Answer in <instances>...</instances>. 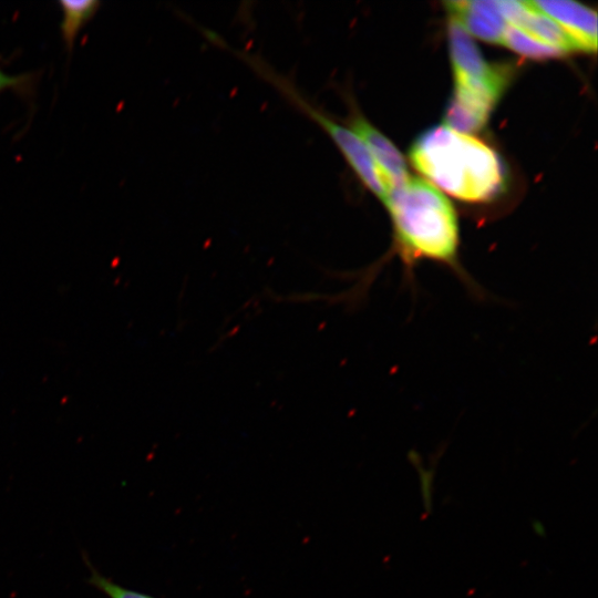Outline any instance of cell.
<instances>
[{"mask_svg":"<svg viewBox=\"0 0 598 598\" xmlns=\"http://www.w3.org/2000/svg\"><path fill=\"white\" fill-rule=\"evenodd\" d=\"M34 73L9 74L1 68L0 56V93L4 91L19 92L22 95L30 94L35 83Z\"/></svg>","mask_w":598,"mask_h":598,"instance_id":"13","label":"cell"},{"mask_svg":"<svg viewBox=\"0 0 598 598\" xmlns=\"http://www.w3.org/2000/svg\"><path fill=\"white\" fill-rule=\"evenodd\" d=\"M499 11L507 24L529 35L569 53L578 51L575 42L549 17L536 10L529 1H497Z\"/></svg>","mask_w":598,"mask_h":598,"instance_id":"8","label":"cell"},{"mask_svg":"<svg viewBox=\"0 0 598 598\" xmlns=\"http://www.w3.org/2000/svg\"><path fill=\"white\" fill-rule=\"evenodd\" d=\"M238 55L261 78L272 84L293 106L316 122L332 140L361 183L384 202L386 187L383 177L363 141L349 126L337 122L322 109L312 104L296 89L293 83L270 69L264 61L247 52H239Z\"/></svg>","mask_w":598,"mask_h":598,"instance_id":"3","label":"cell"},{"mask_svg":"<svg viewBox=\"0 0 598 598\" xmlns=\"http://www.w3.org/2000/svg\"><path fill=\"white\" fill-rule=\"evenodd\" d=\"M529 3L554 20L575 42L578 51L596 52L597 13L576 1L534 0Z\"/></svg>","mask_w":598,"mask_h":598,"instance_id":"7","label":"cell"},{"mask_svg":"<svg viewBox=\"0 0 598 598\" xmlns=\"http://www.w3.org/2000/svg\"><path fill=\"white\" fill-rule=\"evenodd\" d=\"M502 44L520 55L535 60L558 58L567 53L509 24L504 30Z\"/></svg>","mask_w":598,"mask_h":598,"instance_id":"11","label":"cell"},{"mask_svg":"<svg viewBox=\"0 0 598 598\" xmlns=\"http://www.w3.org/2000/svg\"><path fill=\"white\" fill-rule=\"evenodd\" d=\"M451 18L476 38L489 43H502L507 25L498 2L494 0L450 1L446 2Z\"/></svg>","mask_w":598,"mask_h":598,"instance_id":"9","label":"cell"},{"mask_svg":"<svg viewBox=\"0 0 598 598\" xmlns=\"http://www.w3.org/2000/svg\"><path fill=\"white\" fill-rule=\"evenodd\" d=\"M499 97V94L483 86L455 83L444 125L464 134L477 132L486 124Z\"/></svg>","mask_w":598,"mask_h":598,"instance_id":"6","label":"cell"},{"mask_svg":"<svg viewBox=\"0 0 598 598\" xmlns=\"http://www.w3.org/2000/svg\"><path fill=\"white\" fill-rule=\"evenodd\" d=\"M409 156L422 175L462 200H492L507 186V172L498 154L481 140L446 125L422 133Z\"/></svg>","mask_w":598,"mask_h":598,"instance_id":"2","label":"cell"},{"mask_svg":"<svg viewBox=\"0 0 598 598\" xmlns=\"http://www.w3.org/2000/svg\"><path fill=\"white\" fill-rule=\"evenodd\" d=\"M83 559L90 571L87 582L109 598H156L151 595L122 587L97 571L84 554Z\"/></svg>","mask_w":598,"mask_h":598,"instance_id":"12","label":"cell"},{"mask_svg":"<svg viewBox=\"0 0 598 598\" xmlns=\"http://www.w3.org/2000/svg\"><path fill=\"white\" fill-rule=\"evenodd\" d=\"M349 109V127L365 144L384 179L386 190L403 183L410 177L403 155L350 101Z\"/></svg>","mask_w":598,"mask_h":598,"instance_id":"5","label":"cell"},{"mask_svg":"<svg viewBox=\"0 0 598 598\" xmlns=\"http://www.w3.org/2000/svg\"><path fill=\"white\" fill-rule=\"evenodd\" d=\"M61 38L71 52L80 31L94 18L102 2L96 0H61Z\"/></svg>","mask_w":598,"mask_h":598,"instance_id":"10","label":"cell"},{"mask_svg":"<svg viewBox=\"0 0 598 598\" xmlns=\"http://www.w3.org/2000/svg\"><path fill=\"white\" fill-rule=\"evenodd\" d=\"M448 49L455 83L481 85L502 95L507 78L489 64L470 34L453 18L448 21Z\"/></svg>","mask_w":598,"mask_h":598,"instance_id":"4","label":"cell"},{"mask_svg":"<svg viewBox=\"0 0 598 598\" xmlns=\"http://www.w3.org/2000/svg\"><path fill=\"white\" fill-rule=\"evenodd\" d=\"M384 203L393 224L392 254L403 266L404 283L413 290L416 266L429 260L448 269L474 298L485 297L461 262L457 217L437 188L409 177L388 190Z\"/></svg>","mask_w":598,"mask_h":598,"instance_id":"1","label":"cell"}]
</instances>
